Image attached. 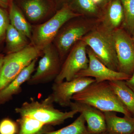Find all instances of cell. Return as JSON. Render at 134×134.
<instances>
[{"instance_id": "8", "label": "cell", "mask_w": 134, "mask_h": 134, "mask_svg": "<svg viewBox=\"0 0 134 134\" xmlns=\"http://www.w3.org/2000/svg\"><path fill=\"white\" fill-rule=\"evenodd\" d=\"M87 46L80 40L73 46L62 65L59 74L54 82L60 83L74 79L80 71L86 69L89 64Z\"/></svg>"}, {"instance_id": "4", "label": "cell", "mask_w": 134, "mask_h": 134, "mask_svg": "<svg viewBox=\"0 0 134 134\" xmlns=\"http://www.w3.org/2000/svg\"><path fill=\"white\" fill-rule=\"evenodd\" d=\"M113 32L105 30L99 23L80 40L86 43L96 57L105 66L113 70L119 71Z\"/></svg>"}, {"instance_id": "16", "label": "cell", "mask_w": 134, "mask_h": 134, "mask_svg": "<svg viewBox=\"0 0 134 134\" xmlns=\"http://www.w3.org/2000/svg\"><path fill=\"white\" fill-rule=\"evenodd\" d=\"M124 19L123 7L120 0H113L99 20V24L108 31L113 32L122 24Z\"/></svg>"}, {"instance_id": "21", "label": "cell", "mask_w": 134, "mask_h": 134, "mask_svg": "<svg viewBox=\"0 0 134 134\" xmlns=\"http://www.w3.org/2000/svg\"><path fill=\"white\" fill-rule=\"evenodd\" d=\"M85 123L83 116L80 114L70 125L55 131H48L43 134H90Z\"/></svg>"}, {"instance_id": "19", "label": "cell", "mask_w": 134, "mask_h": 134, "mask_svg": "<svg viewBox=\"0 0 134 134\" xmlns=\"http://www.w3.org/2000/svg\"><path fill=\"white\" fill-rule=\"evenodd\" d=\"M114 93L132 116L134 117V92L125 81L108 82Z\"/></svg>"}, {"instance_id": "26", "label": "cell", "mask_w": 134, "mask_h": 134, "mask_svg": "<svg viewBox=\"0 0 134 134\" xmlns=\"http://www.w3.org/2000/svg\"><path fill=\"white\" fill-rule=\"evenodd\" d=\"M126 83L134 92V70L129 79L125 81Z\"/></svg>"}, {"instance_id": "15", "label": "cell", "mask_w": 134, "mask_h": 134, "mask_svg": "<svg viewBox=\"0 0 134 134\" xmlns=\"http://www.w3.org/2000/svg\"><path fill=\"white\" fill-rule=\"evenodd\" d=\"M107 132L110 134H133L134 132V117H119L114 112H105Z\"/></svg>"}, {"instance_id": "2", "label": "cell", "mask_w": 134, "mask_h": 134, "mask_svg": "<svg viewBox=\"0 0 134 134\" xmlns=\"http://www.w3.org/2000/svg\"><path fill=\"white\" fill-rule=\"evenodd\" d=\"M82 16L75 12L68 4H65L47 21L40 24L32 25L30 44L42 51L53 43L60 29L66 22Z\"/></svg>"}, {"instance_id": "29", "label": "cell", "mask_w": 134, "mask_h": 134, "mask_svg": "<svg viewBox=\"0 0 134 134\" xmlns=\"http://www.w3.org/2000/svg\"><path fill=\"white\" fill-rule=\"evenodd\" d=\"M50 127L48 126V125L46 126V127L42 131H41V132H39L38 133L36 134H43L44 133H45L46 132H48V131H50Z\"/></svg>"}, {"instance_id": "7", "label": "cell", "mask_w": 134, "mask_h": 134, "mask_svg": "<svg viewBox=\"0 0 134 134\" xmlns=\"http://www.w3.org/2000/svg\"><path fill=\"white\" fill-rule=\"evenodd\" d=\"M43 55L35 73L27 81L29 85L46 83L55 80L59 74L62 63L53 43L42 50Z\"/></svg>"}, {"instance_id": "27", "label": "cell", "mask_w": 134, "mask_h": 134, "mask_svg": "<svg viewBox=\"0 0 134 134\" xmlns=\"http://www.w3.org/2000/svg\"><path fill=\"white\" fill-rule=\"evenodd\" d=\"M11 2V0H0V7L3 8H7L9 6Z\"/></svg>"}, {"instance_id": "6", "label": "cell", "mask_w": 134, "mask_h": 134, "mask_svg": "<svg viewBox=\"0 0 134 134\" xmlns=\"http://www.w3.org/2000/svg\"><path fill=\"white\" fill-rule=\"evenodd\" d=\"M42 55V51L30 44L23 50L5 56L0 72V91L32 61Z\"/></svg>"}, {"instance_id": "1", "label": "cell", "mask_w": 134, "mask_h": 134, "mask_svg": "<svg viewBox=\"0 0 134 134\" xmlns=\"http://www.w3.org/2000/svg\"><path fill=\"white\" fill-rule=\"evenodd\" d=\"M72 100L92 106L103 112H114L126 116H132L108 81L92 83L75 94Z\"/></svg>"}, {"instance_id": "18", "label": "cell", "mask_w": 134, "mask_h": 134, "mask_svg": "<svg viewBox=\"0 0 134 134\" xmlns=\"http://www.w3.org/2000/svg\"><path fill=\"white\" fill-rule=\"evenodd\" d=\"M5 39L7 54L19 52L30 44V40L10 24L7 29Z\"/></svg>"}, {"instance_id": "22", "label": "cell", "mask_w": 134, "mask_h": 134, "mask_svg": "<svg viewBox=\"0 0 134 134\" xmlns=\"http://www.w3.org/2000/svg\"><path fill=\"white\" fill-rule=\"evenodd\" d=\"M124 13L123 28L130 35L134 31V0H120Z\"/></svg>"}, {"instance_id": "32", "label": "cell", "mask_w": 134, "mask_h": 134, "mask_svg": "<svg viewBox=\"0 0 134 134\" xmlns=\"http://www.w3.org/2000/svg\"><path fill=\"white\" fill-rule=\"evenodd\" d=\"M105 1V0H103V1Z\"/></svg>"}, {"instance_id": "5", "label": "cell", "mask_w": 134, "mask_h": 134, "mask_svg": "<svg viewBox=\"0 0 134 134\" xmlns=\"http://www.w3.org/2000/svg\"><path fill=\"white\" fill-rule=\"evenodd\" d=\"M77 18L66 22L53 41L62 63L73 46L99 23V19L83 20Z\"/></svg>"}, {"instance_id": "23", "label": "cell", "mask_w": 134, "mask_h": 134, "mask_svg": "<svg viewBox=\"0 0 134 134\" xmlns=\"http://www.w3.org/2000/svg\"><path fill=\"white\" fill-rule=\"evenodd\" d=\"M18 126L16 122L6 118L0 122V134H17Z\"/></svg>"}, {"instance_id": "17", "label": "cell", "mask_w": 134, "mask_h": 134, "mask_svg": "<svg viewBox=\"0 0 134 134\" xmlns=\"http://www.w3.org/2000/svg\"><path fill=\"white\" fill-rule=\"evenodd\" d=\"M9 18L10 24L18 31L25 35L30 41L32 25L26 19L21 9L13 2L9 5Z\"/></svg>"}, {"instance_id": "13", "label": "cell", "mask_w": 134, "mask_h": 134, "mask_svg": "<svg viewBox=\"0 0 134 134\" xmlns=\"http://www.w3.org/2000/svg\"><path fill=\"white\" fill-rule=\"evenodd\" d=\"M20 4L22 12L32 25L40 24L53 16L49 0H21Z\"/></svg>"}, {"instance_id": "10", "label": "cell", "mask_w": 134, "mask_h": 134, "mask_svg": "<svg viewBox=\"0 0 134 134\" xmlns=\"http://www.w3.org/2000/svg\"><path fill=\"white\" fill-rule=\"evenodd\" d=\"M87 53L88 65L86 69L80 71L75 77H92L97 82H100L119 80L126 81L131 77L125 73L110 69L96 57L90 48H87Z\"/></svg>"}, {"instance_id": "30", "label": "cell", "mask_w": 134, "mask_h": 134, "mask_svg": "<svg viewBox=\"0 0 134 134\" xmlns=\"http://www.w3.org/2000/svg\"><path fill=\"white\" fill-rule=\"evenodd\" d=\"M132 39H133V41L134 42V31L133 32V34H132Z\"/></svg>"}, {"instance_id": "12", "label": "cell", "mask_w": 134, "mask_h": 134, "mask_svg": "<svg viewBox=\"0 0 134 134\" xmlns=\"http://www.w3.org/2000/svg\"><path fill=\"white\" fill-rule=\"evenodd\" d=\"M71 110L76 111L83 116L90 134H100L107 132L105 117L103 112L87 104L72 101Z\"/></svg>"}, {"instance_id": "11", "label": "cell", "mask_w": 134, "mask_h": 134, "mask_svg": "<svg viewBox=\"0 0 134 134\" xmlns=\"http://www.w3.org/2000/svg\"><path fill=\"white\" fill-rule=\"evenodd\" d=\"M95 81L92 77H77L71 81L54 82L50 95L54 103L62 107H69L73 96Z\"/></svg>"}, {"instance_id": "20", "label": "cell", "mask_w": 134, "mask_h": 134, "mask_svg": "<svg viewBox=\"0 0 134 134\" xmlns=\"http://www.w3.org/2000/svg\"><path fill=\"white\" fill-rule=\"evenodd\" d=\"M16 122L18 126L17 134H36L47 126L38 120L28 116H21L17 120Z\"/></svg>"}, {"instance_id": "14", "label": "cell", "mask_w": 134, "mask_h": 134, "mask_svg": "<svg viewBox=\"0 0 134 134\" xmlns=\"http://www.w3.org/2000/svg\"><path fill=\"white\" fill-rule=\"evenodd\" d=\"M37 59L32 61L14 79L0 91V105L11 100L14 95L21 92L22 85L29 81L36 70L35 67Z\"/></svg>"}, {"instance_id": "9", "label": "cell", "mask_w": 134, "mask_h": 134, "mask_svg": "<svg viewBox=\"0 0 134 134\" xmlns=\"http://www.w3.org/2000/svg\"><path fill=\"white\" fill-rule=\"evenodd\" d=\"M119 72L132 76L134 70V42L123 28L113 32Z\"/></svg>"}, {"instance_id": "28", "label": "cell", "mask_w": 134, "mask_h": 134, "mask_svg": "<svg viewBox=\"0 0 134 134\" xmlns=\"http://www.w3.org/2000/svg\"><path fill=\"white\" fill-rule=\"evenodd\" d=\"M4 56L3 54H0V72L2 68L3 64V60H4Z\"/></svg>"}, {"instance_id": "24", "label": "cell", "mask_w": 134, "mask_h": 134, "mask_svg": "<svg viewBox=\"0 0 134 134\" xmlns=\"http://www.w3.org/2000/svg\"><path fill=\"white\" fill-rule=\"evenodd\" d=\"M75 2L81 10L87 14L95 15L97 13V5L92 0H75Z\"/></svg>"}, {"instance_id": "33", "label": "cell", "mask_w": 134, "mask_h": 134, "mask_svg": "<svg viewBox=\"0 0 134 134\" xmlns=\"http://www.w3.org/2000/svg\"><path fill=\"white\" fill-rule=\"evenodd\" d=\"M107 134H108V133H107Z\"/></svg>"}, {"instance_id": "31", "label": "cell", "mask_w": 134, "mask_h": 134, "mask_svg": "<svg viewBox=\"0 0 134 134\" xmlns=\"http://www.w3.org/2000/svg\"><path fill=\"white\" fill-rule=\"evenodd\" d=\"M107 132H106V133H103V134H107Z\"/></svg>"}, {"instance_id": "34", "label": "cell", "mask_w": 134, "mask_h": 134, "mask_svg": "<svg viewBox=\"0 0 134 134\" xmlns=\"http://www.w3.org/2000/svg\"><path fill=\"white\" fill-rule=\"evenodd\" d=\"M133 134H134V133H133Z\"/></svg>"}, {"instance_id": "3", "label": "cell", "mask_w": 134, "mask_h": 134, "mask_svg": "<svg viewBox=\"0 0 134 134\" xmlns=\"http://www.w3.org/2000/svg\"><path fill=\"white\" fill-rule=\"evenodd\" d=\"M51 95L39 102L32 98L30 102H25L20 107L15 109L20 116L33 118L48 126L61 125L68 119L73 118L77 113L75 110L63 112L55 109Z\"/></svg>"}, {"instance_id": "25", "label": "cell", "mask_w": 134, "mask_h": 134, "mask_svg": "<svg viewBox=\"0 0 134 134\" xmlns=\"http://www.w3.org/2000/svg\"><path fill=\"white\" fill-rule=\"evenodd\" d=\"M9 24V15L0 7V43L5 38L7 29Z\"/></svg>"}]
</instances>
